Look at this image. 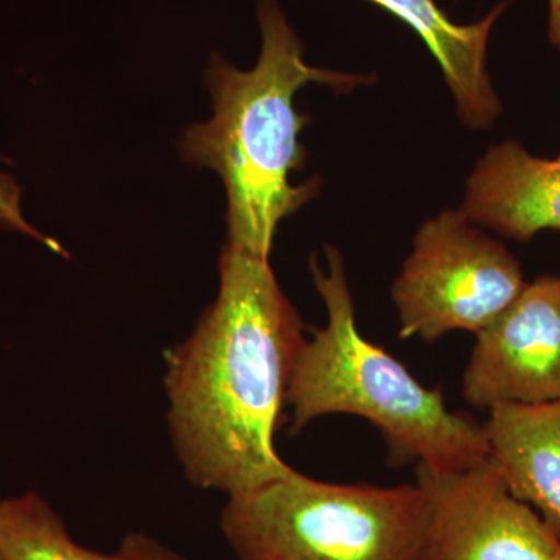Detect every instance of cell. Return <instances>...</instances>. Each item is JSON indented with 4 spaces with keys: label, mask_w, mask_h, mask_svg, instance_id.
<instances>
[{
    "label": "cell",
    "mask_w": 560,
    "mask_h": 560,
    "mask_svg": "<svg viewBox=\"0 0 560 560\" xmlns=\"http://www.w3.org/2000/svg\"><path fill=\"white\" fill-rule=\"evenodd\" d=\"M304 341L270 261L224 246L215 302L167 357L168 430L191 485L231 497L289 474L275 434Z\"/></svg>",
    "instance_id": "obj_1"
},
{
    "label": "cell",
    "mask_w": 560,
    "mask_h": 560,
    "mask_svg": "<svg viewBox=\"0 0 560 560\" xmlns=\"http://www.w3.org/2000/svg\"><path fill=\"white\" fill-rule=\"evenodd\" d=\"M261 49L250 70L221 57L210 61L206 81L213 116L190 127L180 142L184 160L212 168L228 197V248L270 259L280 221L313 200L319 179L294 184L305 164L302 128L308 117L294 108V95L311 83L349 91L371 77L313 68L278 0H259Z\"/></svg>",
    "instance_id": "obj_2"
},
{
    "label": "cell",
    "mask_w": 560,
    "mask_h": 560,
    "mask_svg": "<svg viewBox=\"0 0 560 560\" xmlns=\"http://www.w3.org/2000/svg\"><path fill=\"white\" fill-rule=\"evenodd\" d=\"M311 260L326 305L327 324L305 340L291 375L287 405L291 433L323 416H359L381 431L397 464L459 470L489 459L482 423L445 405L441 388H427L410 371L360 334L345 261L326 249Z\"/></svg>",
    "instance_id": "obj_3"
},
{
    "label": "cell",
    "mask_w": 560,
    "mask_h": 560,
    "mask_svg": "<svg viewBox=\"0 0 560 560\" xmlns=\"http://www.w3.org/2000/svg\"><path fill=\"white\" fill-rule=\"evenodd\" d=\"M429 500L416 485H337L291 469L221 511L238 560H420Z\"/></svg>",
    "instance_id": "obj_4"
},
{
    "label": "cell",
    "mask_w": 560,
    "mask_h": 560,
    "mask_svg": "<svg viewBox=\"0 0 560 560\" xmlns=\"http://www.w3.org/2000/svg\"><path fill=\"white\" fill-rule=\"evenodd\" d=\"M521 261L460 210L420 226L393 283L400 337L433 342L448 331L480 335L525 289Z\"/></svg>",
    "instance_id": "obj_5"
},
{
    "label": "cell",
    "mask_w": 560,
    "mask_h": 560,
    "mask_svg": "<svg viewBox=\"0 0 560 560\" xmlns=\"http://www.w3.org/2000/svg\"><path fill=\"white\" fill-rule=\"evenodd\" d=\"M416 471L429 500L420 560H560L559 534L512 495L490 459Z\"/></svg>",
    "instance_id": "obj_6"
},
{
    "label": "cell",
    "mask_w": 560,
    "mask_h": 560,
    "mask_svg": "<svg viewBox=\"0 0 560 560\" xmlns=\"http://www.w3.org/2000/svg\"><path fill=\"white\" fill-rule=\"evenodd\" d=\"M460 389L467 404L486 410L560 400V276L526 282L477 335Z\"/></svg>",
    "instance_id": "obj_7"
},
{
    "label": "cell",
    "mask_w": 560,
    "mask_h": 560,
    "mask_svg": "<svg viewBox=\"0 0 560 560\" xmlns=\"http://www.w3.org/2000/svg\"><path fill=\"white\" fill-rule=\"evenodd\" d=\"M460 212L517 242L560 231V161L533 156L515 140L490 147L467 180Z\"/></svg>",
    "instance_id": "obj_8"
},
{
    "label": "cell",
    "mask_w": 560,
    "mask_h": 560,
    "mask_svg": "<svg viewBox=\"0 0 560 560\" xmlns=\"http://www.w3.org/2000/svg\"><path fill=\"white\" fill-rule=\"evenodd\" d=\"M482 423L501 480L560 536V400L500 404Z\"/></svg>",
    "instance_id": "obj_9"
},
{
    "label": "cell",
    "mask_w": 560,
    "mask_h": 560,
    "mask_svg": "<svg viewBox=\"0 0 560 560\" xmlns=\"http://www.w3.org/2000/svg\"><path fill=\"white\" fill-rule=\"evenodd\" d=\"M410 25L440 62L459 119L471 130L492 127L501 114L488 70L490 32L508 3L474 24H456L434 0H370Z\"/></svg>",
    "instance_id": "obj_10"
},
{
    "label": "cell",
    "mask_w": 560,
    "mask_h": 560,
    "mask_svg": "<svg viewBox=\"0 0 560 560\" xmlns=\"http://www.w3.org/2000/svg\"><path fill=\"white\" fill-rule=\"evenodd\" d=\"M0 560H116L81 547L36 492L0 500Z\"/></svg>",
    "instance_id": "obj_11"
},
{
    "label": "cell",
    "mask_w": 560,
    "mask_h": 560,
    "mask_svg": "<svg viewBox=\"0 0 560 560\" xmlns=\"http://www.w3.org/2000/svg\"><path fill=\"white\" fill-rule=\"evenodd\" d=\"M20 197V189H18L16 184L7 176L0 175V223L24 232V234L31 235L36 241L49 246L55 253L61 254L62 248L57 242L40 234L22 217Z\"/></svg>",
    "instance_id": "obj_12"
},
{
    "label": "cell",
    "mask_w": 560,
    "mask_h": 560,
    "mask_svg": "<svg viewBox=\"0 0 560 560\" xmlns=\"http://www.w3.org/2000/svg\"><path fill=\"white\" fill-rule=\"evenodd\" d=\"M113 555L116 560H186L160 540L140 533L125 536Z\"/></svg>",
    "instance_id": "obj_13"
},
{
    "label": "cell",
    "mask_w": 560,
    "mask_h": 560,
    "mask_svg": "<svg viewBox=\"0 0 560 560\" xmlns=\"http://www.w3.org/2000/svg\"><path fill=\"white\" fill-rule=\"evenodd\" d=\"M548 39L560 54V0H548Z\"/></svg>",
    "instance_id": "obj_14"
},
{
    "label": "cell",
    "mask_w": 560,
    "mask_h": 560,
    "mask_svg": "<svg viewBox=\"0 0 560 560\" xmlns=\"http://www.w3.org/2000/svg\"><path fill=\"white\" fill-rule=\"evenodd\" d=\"M558 160L560 161V156L558 158Z\"/></svg>",
    "instance_id": "obj_15"
}]
</instances>
